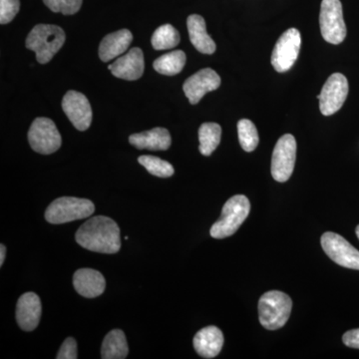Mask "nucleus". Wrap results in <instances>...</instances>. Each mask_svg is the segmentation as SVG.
Wrapping results in <instances>:
<instances>
[{
  "instance_id": "obj_1",
  "label": "nucleus",
  "mask_w": 359,
  "mask_h": 359,
  "mask_svg": "<svg viewBox=\"0 0 359 359\" xmlns=\"http://www.w3.org/2000/svg\"><path fill=\"white\" fill-rule=\"evenodd\" d=\"M75 240L84 249L101 254H116L121 249L119 226L108 217H93L85 222Z\"/></svg>"
},
{
  "instance_id": "obj_2",
  "label": "nucleus",
  "mask_w": 359,
  "mask_h": 359,
  "mask_svg": "<svg viewBox=\"0 0 359 359\" xmlns=\"http://www.w3.org/2000/svg\"><path fill=\"white\" fill-rule=\"evenodd\" d=\"M65 39V30L59 26L39 25L28 34L26 47L35 52L40 65H46L60 50Z\"/></svg>"
},
{
  "instance_id": "obj_3",
  "label": "nucleus",
  "mask_w": 359,
  "mask_h": 359,
  "mask_svg": "<svg viewBox=\"0 0 359 359\" xmlns=\"http://www.w3.org/2000/svg\"><path fill=\"white\" fill-rule=\"evenodd\" d=\"M292 299L280 290H271L262 295L259 301V320L266 330L282 328L292 313Z\"/></svg>"
},
{
  "instance_id": "obj_4",
  "label": "nucleus",
  "mask_w": 359,
  "mask_h": 359,
  "mask_svg": "<svg viewBox=\"0 0 359 359\" xmlns=\"http://www.w3.org/2000/svg\"><path fill=\"white\" fill-rule=\"evenodd\" d=\"M250 211V203L245 196L231 197L224 205L221 218L212 226V238L222 240L233 236L248 218Z\"/></svg>"
},
{
  "instance_id": "obj_5",
  "label": "nucleus",
  "mask_w": 359,
  "mask_h": 359,
  "mask_svg": "<svg viewBox=\"0 0 359 359\" xmlns=\"http://www.w3.org/2000/svg\"><path fill=\"white\" fill-rule=\"evenodd\" d=\"M95 207L93 203L87 199L74 197H62L56 199L49 205L45 212V219L48 223L60 224L89 218Z\"/></svg>"
},
{
  "instance_id": "obj_6",
  "label": "nucleus",
  "mask_w": 359,
  "mask_h": 359,
  "mask_svg": "<svg viewBox=\"0 0 359 359\" xmlns=\"http://www.w3.org/2000/svg\"><path fill=\"white\" fill-rule=\"evenodd\" d=\"M321 35L328 43L340 44L346 37V26L344 20L340 0H323L320 13Z\"/></svg>"
},
{
  "instance_id": "obj_7",
  "label": "nucleus",
  "mask_w": 359,
  "mask_h": 359,
  "mask_svg": "<svg viewBox=\"0 0 359 359\" xmlns=\"http://www.w3.org/2000/svg\"><path fill=\"white\" fill-rule=\"evenodd\" d=\"M28 141L35 152L43 155L56 152L62 144L55 123L44 117L36 118L33 121L28 132Z\"/></svg>"
},
{
  "instance_id": "obj_8",
  "label": "nucleus",
  "mask_w": 359,
  "mask_h": 359,
  "mask_svg": "<svg viewBox=\"0 0 359 359\" xmlns=\"http://www.w3.org/2000/svg\"><path fill=\"white\" fill-rule=\"evenodd\" d=\"M297 159V141L292 135L285 134L276 142L271 157V176L276 182L285 183L294 172Z\"/></svg>"
},
{
  "instance_id": "obj_9",
  "label": "nucleus",
  "mask_w": 359,
  "mask_h": 359,
  "mask_svg": "<svg viewBox=\"0 0 359 359\" xmlns=\"http://www.w3.org/2000/svg\"><path fill=\"white\" fill-rule=\"evenodd\" d=\"M301 32L297 28H290L276 41L271 62L276 72L285 73L294 66L301 51Z\"/></svg>"
},
{
  "instance_id": "obj_10",
  "label": "nucleus",
  "mask_w": 359,
  "mask_h": 359,
  "mask_svg": "<svg viewBox=\"0 0 359 359\" xmlns=\"http://www.w3.org/2000/svg\"><path fill=\"white\" fill-rule=\"evenodd\" d=\"M321 247L330 259L344 268L359 271V250L346 238L332 231L323 233Z\"/></svg>"
},
{
  "instance_id": "obj_11",
  "label": "nucleus",
  "mask_w": 359,
  "mask_h": 359,
  "mask_svg": "<svg viewBox=\"0 0 359 359\" xmlns=\"http://www.w3.org/2000/svg\"><path fill=\"white\" fill-rule=\"evenodd\" d=\"M348 81L341 73H334L327 80L320 95V109L325 116L334 115L346 102L348 95Z\"/></svg>"
},
{
  "instance_id": "obj_12",
  "label": "nucleus",
  "mask_w": 359,
  "mask_h": 359,
  "mask_svg": "<svg viewBox=\"0 0 359 359\" xmlns=\"http://www.w3.org/2000/svg\"><path fill=\"white\" fill-rule=\"evenodd\" d=\"M62 109L73 126L79 131H86L92 123V108L87 97L71 90L62 100Z\"/></svg>"
},
{
  "instance_id": "obj_13",
  "label": "nucleus",
  "mask_w": 359,
  "mask_h": 359,
  "mask_svg": "<svg viewBox=\"0 0 359 359\" xmlns=\"http://www.w3.org/2000/svg\"><path fill=\"white\" fill-rule=\"evenodd\" d=\"M221 85V77L211 68H205L189 77L183 85L184 93L191 104L195 105L200 102L208 93L215 91Z\"/></svg>"
},
{
  "instance_id": "obj_14",
  "label": "nucleus",
  "mask_w": 359,
  "mask_h": 359,
  "mask_svg": "<svg viewBox=\"0 0 359 359\" xmlns=\"http://www.w3.org/2000/svg\"><path fill=\"white\" fill-rule=\"evenodd\" d=\"M145 68L143 51L140 48H132L128 53L118 58L114 63L108 66V69L115 77L120 79L135 81L142 77Z\"/></svg>"
},
{
  "instance_id": "obj_15",
  "label": "nucleus",
  "mask_w": 359,
  "mask_h": 359,
  "mask_svg": "<svg viewBox=\"0 0 359 359\" xmlns=\"http://www.w3.org/2000/svg\"><path fill=\"white\" fill-rule=\"evenodd\" d=\"M42 306L39 295L26 292L21 295L16 306V320L21 330L32 332L39 327Z\"/></svg>"
},
{
  "instance_id": "obj_16",
  "label": "nucleus",
  "mask_w": 359,
  "mask_h": 359,
  "mask_svg": "<svg viewBox=\"0 0 359 359\" xmlns=\"http://www.w3.org/2000/svg\"><path fill=\"white\" fill-rule=\"evenodd\" d=\"M73 285L82 297L94 299L103 294L106 280L102 273L95 269H80L73 276Z\"/></svg>"
},
{
  "instance_id": "obj_17",
  "label": "nucleus",
  "mask_w": 359,
  "mask_h": 359,
  "mask_svg": "<svg viewBox=\"0 0 359 359\" xmlns=\"http://www.w3.org/2000/svg\"><path fill=\"white\" fill-rule=\"evenodd\" d=\"M193 344L195 351L202 358H216L223 348V332L219 328L210 325L197 332L194 337Z\"/></svg>"
},
{
  "instance_id": "obj_18",
  "label": "nucleus",
  "mask_w": 359,
  "mask_h": 359,
  "mask_svg": "<svg viewBox=\"0 0 359 359\" xmlns=\"http://www.w3.org/2000/svg\"><path fill=\"white\" fill-rule=\"evenodd\" d=\"M132 40L133 35L128 29L110 33L101 41L99 46V57L103 62H108L117 58L127 51L132 43Z\"/></svg>"
},
{
  "instance_id": "obj_19",
  "label": "nucleus",
  "mask_w": 359,
  "mask_h": 359,
  "mask_svg": "<svg viewBox=\"0 0 359 359\" xmlns=\"http://www.w3.org/2000/svg\"><path fill=\"white\" fill-rule=\"evenodd\" d=\"M129 142L139 150L165 151L171 146L172 138L165 128H154L149 131L131 135Z\"/></svg>"
},
{
  "instance_id": "obj_20",
  "label": "nucleus",
  "mask_w": 359,
  "mask_h": 359,
  "mask_svg": "<svg viewBox=\"0 0 359 359\" xmlns=\"http://www.w3.org/2000/svg\"><path fill=\"white\" fill-rule=\"evenodd\" d=\"M189 36L196 49L201 53L212 54L216 51V43L208 34L204 18L198 14H192L187 20Z\"/></svg>"
},
{
  "instance_id": "obj_21",
  "label": "nucleus",
  "mask_w": 359,
  "mask_h": 359,
  "mask_svg": "<svg viewBox=\"0 0 359 359\" xmlns=\"http://www.w3.org/2000/svg\"><path fill=\"white\" fill-rule=\"evenodd\" d=\"M129 353L128 344L124 332L120 330H111L103 340L101 358L103 359H124Z\"/></svg>"
},
{
  "instance_id": "obj_22",
  "label": "nucleus",
  "mask_w": 359,
  "mask_h": 359,
  "mask_svg": "<svg viewBox=\"0 0 359 359\" xmlns=\"http://www.w3.org/2000/svg\"><path fill=\"white\" fill-rule=\"evenodd\" d=\"M186 54L182 50L169 52L156 59L153 67L160 74L173 76L183 70L186 65Z\"/></svg>"
},
{
  "instance_id": "obj_23",
  "label": "nucleus",
  "mask_w": 359,
  "mask_h": 359,
  "mask_svg": "<svg viewBox=\"0 0 359 359\" xmlns=\"http://www.w3.org/2000/svg\"><path fill=\"white\" fill-rule=\"evenodd\" d=\"M222 128L217 123H204L199 129L201 154L210 156L221 143Z\"/></svg>"
},
{
  "instance_id": "obj_24",
  "label": "nucleus",
  "mask_w": 359,
  "mask_h": 359,
  "mask_svg": "<svg viewBox=\"0 0 359 359\" xmlns=\"http://www.w3.org/2000/svg\"><path fill=\"white\" fill-rule=\"evenodd\" d=\"M178 30L171 25H164L156 29L153 34L152 46L156 50H167L176 47L180 43Z\"/></svg>"
},
{
  "instance_id": "obj_25",
  "label": "nucleus",
  "mask_w": 359,
  "mask_h": 359,
  "mask_svg": "<svg viewBox=\"0 0 359 359\" xmlns=\"http://www.w3.org/2000/svg\"><path fill=\"white\" fill-rule=\"evenodd\" d=\"M238 141L245 152H252L259 145V133L256 125L249 119H242L238 123Z\"/></svg>"
},
{
  "instance_id": "obj_26",
  "label": "nucleus",
  "mask_w": 359,
  "mask_h": 359,
  "mask_svg": "<svg viewBox=\"0 0 359 359\" xmlns=\"http://www.w3.org/2000/svg\"><path fill=\"white\" fill-rule=\"evenodd\" d=\"M138 162L153 176L169 178L174 175V167L167 161L160 159L155 156H141L139 157Z\"/></svg>"
},
{
  "instance_id": "obj_27",
  "label": "nucleus",
  "mask_w": 359,
  "mask_h": 359,
  "mask_svg": "<svg viewBox=\"0 0 359 359\" xmlns=\"http://www.w3.org/2000/svg\"><path fill=\"white\" fill-rule=\"evenodd\" d=\"M43 2L53 13L72 15L80 11L83 0H43Z\"/></svg>"
},
{
  "instance_id": "obj_28",
  "label": "nucleus",
  "mask_w": 359,
  "mask_h": 359,
  "mask_svg": "<svg viewBox=\"0 0 359 359\" xmlns=\"http://www.w3.org/2000/svg\"><path fill=\"white\" fill-rule=\"evenodd\" d=\"M20 9V0H0V23L11 22Z\"/></svg>"
},
{
  "instance_id": "obj_29",
  "label": "nucleus",
  "mask_w": 359,
  "mask_h": 359,
  "mask_svg": "<svg viewBox=\"0 0 359 359\" xmlns=\"http://www.w3.org/2000/svg\"><path fill=\"white\" fill-rule=\"evenodd\" d=\"M77 355V344L73 337H68L63 342L60 349H59L57 359H76Z\"/></svg>"
},
{
  "instance_id": "obj_30",
  "label": "nucleus",
  "mask_w": 359,
  "mask_h": 359,
  "mask_svg": "<svg viewBox=\"0 0 359 359\" xmlns=\"http://www.w3.org/2000/svg\"><path fill=\"white\" fill-rule=\"evenodd\" d=\"M342 341L351 348L359 349V328L346 332L342 337Z\"/></svg>"
},
{
  "instance_id": "obj_31",
  "label": "nucleus",
  "mask_w": 359,
  "mask_h": 359,
  "mask_svg": "<svg viewBox=\"0 0 359 359\" xmlns=\"http://www.w3.org/2000/svg\"><path fill=\"white\" fill-rule=\"evenodd\" d=\"M6 248L4 245H0V266H2L4 263V259H6Z\"/></svg>"
},
{
  "instance_id": "obj_32",
  "label": "nucleus",
  "mask_w": 359,
  "mask_h": 359,
  "mask_svg": "<svg viewBox=\"0 0 359 359\" xmlns=\"http://www.w3.org/2000/svg\"><path fill=\"white\" fill-rule=\"evenodd\" d=\"M355 233H356V236H358V240H359V224H358V226H356Z\"/></svg>"
}]
</instances>
